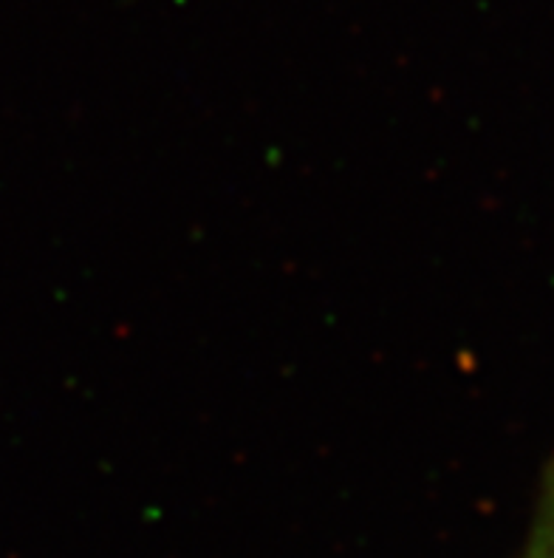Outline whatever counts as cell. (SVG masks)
Instances as JSON below:
<instances>
[{
  "label": "cell",
  "instance_id": "1",
  "mask_svg": "<svg viewBox=\"0 0 554 558\" xmlns=\"http://www.w3.org/2000/svg\"><path fill=\"white\" fill-rule=\"evenodd\" d=\"M520 558H554V465L543 485L541 502H538L532 536H529L527 550L520 553Z\"/></svg>",
  "mask_w": 554,
  "mask_h": 558
}]
</instances>
